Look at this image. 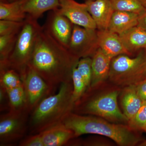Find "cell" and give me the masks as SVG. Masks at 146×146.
<instances>
[{"mask_svg": "<svg viewBox=\"0 0 146 146\" xmlns=\"http://www.w3.org/2000/svg\"><path fill=\"white\" fill-rule=\"evenodd\" d=\"M79 59L56 41L42 27L28 67L47 83L56 87L62 83L72 81L73 69Z\"/></svg>", "mask_w": 146, "mask_h": 146, "instance_id": "obj_1", "label": "cell"}, {"mask_svg": "<svg viewBox=\"0 0 146 146\" xmlns=\"http://www.w3.org/2000/svg\"><path fill=\"white\" fill-rule=\"evenodd\" d=\"M73 90L72 81L62 83L57 94L45 98L36 106L31 113L29 120L31 134L39 133L63 122L72 111Z\"/></svg>", "mask_w": 146, "mask_h": 146, "instance_id": "obj_2", "label": "cell"}, {"mask_svg": "<svg viewBox=\"0 0 146 146\" xmlns=\"http://www.w3.org/2000/svg\"><path fill=\"white\" fill-rule=\"evenodd\" d=\"M62 123L73 131L75 138L83 134H98L110 138L121 146H134L142 140L128 125L112 123L97 117L71 112Z\"/></svg>", "mask_w": 146, "mask_h": 146, "instance_id": "obj_3", "label": "cell"}, {"mask_svg": "<svg viewBox=\"0 0 146 146\" xmlns=\"http://www.w3.org/2000/svg\"><path fill=\"white\" fill-rule=\"evenodd\" d=\"M121 54L111 60L109 78L119 86L136 85L146 79V49L141 50L135 57Z\"/></svg>", "mask_w": 146, "mask_h": 146, "instance_id": "obj_4", "label": "cell"}, {"mask_svg": "<svg viewBox=\"0 0 146 146\" xmlns=\"http://www.w3.org/2000/svg\"><path fill=\"white\" fill-rule=\"evenodd\" d=\"M37 21L27 15L6 66L4 67L12 68L18 72L21 77L28 67L36 39L42 29Z\"/></svg>", "mask_w": 146, "mask_h": 146, "instance_id": "obj_5", "label": "cell"}, {"mask_svg": "<svg viewBox=\"0 0 146 146\" xmlns=\"http://www.w3.org/2000/svg\"><path fill=\"white\" fill-rule=\"evenodd\" d=\"M118 95L117 91L108 92L97 98H91L84 94L75 103L72 112L97 115L112 122H126L128 119L118 106Z\"/></svg>", "mask_w": 146, "mask_h": 146, "instance_id": "obj_6", "label": "cell"}, {"mask_svg": "<svg viewBox=\"0 0 146 146\" xmlns=\"http://www.w3.org/2000/svg\"><path fill=\"white\" fill-rule=\"evenodd\" d=\"M31 113L27 108L9 110L0 117V145H15L25 137Z\"/></svg>", "mask_w": 146, "mask_h": 146, "instance_id": "obj_7", "label": "cell"}, {"mask_svg": "<svg viewBox=\"0 0 146 146\" xmlns=\"http://www.w3.org/2000/svg\"><path fill=\"white\" fill-rule=\"evenodd\" d=\"M21 78L26 95L27 109L30 113L42 100L54 94L56 89L29 67Z\"/></svg>", "mask_w": 146, "mask_h": 146, "instance_id": "obj_8", "label": "cell"}, {"mask_svg": "<svg viewBox=\"0 0 146 146\" xmlns=\"http://www.w3.org/2000/svg\"><path fill=\"white\" fill-rule=\"evenodd\" d=\"M100 48L98 30L74 25L68 46L70 52L80 58L92 56Z\"/></svg>", "mask_w": 146, "mask_h": 146, "instance_id": "obj_9", "label": "cell"}, {"mask_svg": "<svg viewBox=\"0 0 146 146\" xmlns=\"http://www.w3.org/2000/svg\"><path fill=\"white\" fill-rule=\"evenodd\" d=\"M74 24L56 10L50 11L43 27L58 43L68 49Z\"/></svg>", "mask_w": 146, "mask_h": 146, "instance_id": "obj_10", "label": "cell"}, {"mask_svg": "<svg viewBox=\"0 0 146 146\" xmlns=\"http://www.w3.org/2000/svg\"><path fill=\"white\" fill-rule=\"evenodd\" d=\"M56 10L74 25L86 28L97 29L85 3H81L76 0H59V7Z\"/></svg>", "mask_w": 146, "mask_h": 146, "instance_id": "obj_11", "label": "cell"}, {"mask_svg": "<svg viewBox=\"0 0 146 146\" xmlns=\"http://www.w3.org/2000/svg\"><path fill=\"white\" fill-rule=\"evenodd\" d=\"M98 36L100 48L112 59L121 54L132 55L125 47L119 35L108 29L98 30Z\"/></svg>", "mask_w": 146, "mask_h": 146, "instance_id": "obj_12", "label": "cell"}, {"mask_svg": "<svg viewBox=\"0 0 146 146\" xmlns=\"http://www.w3.org/2000/svg\"><path fill=\"white\" fill-rule=\"evenodd\" d=\"M90 15L98 30L108 29L110 21L114 11L110 0H94L85 1Z\"/></svg>", "mask_w": 146, "mask_h": 146, "instance_id": "obj_13", "label": "cell"}, {"mask_svg": "<svg viewBox=\"0 0 146 146\" xmlns=\"http://www.w3.org/2000/svg\"><path fill=\"white\" fill-rule=\"evenodd\" d=\"M39 133L44 146L65 145L75 138L73 131L62 122L47 129Z\"/></svg>", "mask_w": 146, "mask_h": 146, "instance_id": "obj_14", "label": "cell"}, {"mask_svg": "<svg viewBox=\"0 0 146 146\" xmlns=\"http://www.w3.org/2000/svg\"><path fill=\"white\" fill-rule=\"evenodd\" d=\"M112 59L101 49L97 50L92 57V77L90 88H95L108 78Z\"/></svg>", "mask_w": 146, "mask_h": 146, "instance_id": "obj_15", "label": "cell"}, {"mask_svg": "<svg viewBox=\"0 0 146 146\" xmlns=\"http://www.w3.org/2000/svg\"><path fill=\"white\" fill-rule=\"evenodd\" d=\"M139 16L136 13L115 11L110 19L108 29L120 35L138 26Z\"/></svg>", "mask_w": 146, "mask_h": 146, "instance_id": "obj_16", "label": "cell"}, {"mask_svg": "<svg viewBox=\"0 0 146 146\" xmlns=\"http://www.w3.org/2000/svg\"><path fill=\"white\" fill-rule=\"evenodd\" d=\"M23 10L28 16L38 20L45 12L56 10L59 0H21Z\"/></svg>", "mask_w": 146, "mask_h": 146, "instance_id": "obj_17", "label": "cell"}, {"mask_svg": "<svg viewBox=\"0 0 146 146\" xmlns=\"http://www.w3.org/2000/svg\"><path fill=\"white\" fill-rule=\"evenodd\" d=\"M119 36L126 48L132 54L137 51L146 49V30L138 26Z\"/></svg>", "mask_w": 146, "mask_h": 146, "instance_id": "obj_18", "label": "cell"}, {"mask_svg": "<svg viewBox=\"0 0 146 146\" xmlns=\"http://www.w3.org/2000/svg\"><path fill=\"white\" fill-rule=\"evenodd\" d=\"M143 102L138 96L136 85L125 87L121 97V103L123 113L128 121L138 112Z\"/></svg>", "mask_w": 146, "mask_h": 146, "instance_id": "obj_19", "label": "cell"}, {"mask_svg": "<svg viewBox=\"0 0 146 146\" xmlns=\"http://www.w3.org/2000/svg\"><path fill=\"white\" fill-rule=\"evenodd\" d=\"M27 15L22 7L21 0H15L9 3L0 2V20L23 22Z\"/></svg>", "mask_w": 146, "mask_h": 146, "instance_id": "obj_20", "label": "cell"}, {"mask_svg": "<svg viewBox=\"0 0 146 146\" xmlns=\"http://www.w3.org/2000/svg\"><path fill=\"white\" fill-rule=\"evenodd\" d=\"M6 90L9 102V110L27 109L26 95L24 85Z\"/></svg>", "mask_w": 146, "mask_h": 146, "instance_id": "obj_21", "label": "cell"}, {"mask_svg": "<svg viewBox=\"0 0 146 146\" xmlns=\"http://www.w3.org/2000/svg\"><path fill=\"white\" fill-rule=\"evenodd\" d=\"M0 85L6 89L23 86V83L18 72L9 67L0 68Z\"/></svg>", "mask_w": 146, "mask_h": 146, "instance_id": "obj_22", "label": "cell"}, {"mask_svg": "<svg viewBox=\"0 0 146 146\" xmlns=\"http://www.w3.org/2000/svg\"><path fill=\"white\" fill-rule=\"evenodd\" d=\"M18 34L0 36V68L6 66L15 46Z\"/></svg>", "mask_w": 146, "mask_h": 146, "instance_id": "obj_23", "label": "cell"}, {"mask_svg": "<svg viewBox=\"0 0 146 146\" xmlns=\"http://www.w3.org/2000/svg\"><path fill=\"white\" fill-rule=\"evenodd\" d=\"M114 11L136 13L140 15L146 9L138 0H110Z\"/></svg>", "mask_w": 146, "mask_h": 146, "instance_id": "obj_24", "label": "cell"}, {"mask_svg": "<svg viewBox=\"0 0 146 146\" xmlns=\"http://www.w3.org/2000/svg\"><path fill=\"white\" fill-rule=\"evenodd\" d=\"M72 81L73 86L72 100L74 104L76 102L83 96L87 89L86 83L79 72L76 66L73 70Z\"/></svg>", "mask_w": 146, "mask_h": 146, "instance_id": "obj_25", "label": "cell"}, {"mask_svg": "<svg viewBox=\"0 0 146 146\" xmlns=\"http://www.w3.org/2000/svg\"><path fill=\"white\" fill-rule=\"evenodd\" d=\"M92 58H82L79 60L76 67L85 82L87 89L91 86L92 77Z\"/></svg>", "mask_w": 146, "mask_h": 146, "instance_id": "obj_26", "label": "cell"}, {"mask_svg": "<svg viewBox=\"0 0 146 146\" xmlns=\"http://www.w3.org/2000/svg\"><path fill=\"white\" fill-rule=\"evenodd\" d=\"M128 126L134 130H143L146 127V102H144L133 117L128 121Z\"/></svg>", "mask_w": 146, "mask_h": 146, "instance_id": "obj_27", "label": "cell"}, {"mask_svg": "<svg viewBox=\"0 0 146 146\" xmlns=\"http://www.w3.org/2000/svg\"><path fill=\"white\" fill-rule=\"evenodd\" d=\"M25 21L23 22L1 20L0 21V36L17 34L23 26Z\"/></svg>", "mask_w": 146, "mask_h": 146, "instance_id": "obj_28", "label": "cell"}, {"mask_svg": "<svg viewBox=\"0 0 146 146\" xmlns=\"http://www.w3.org/2000/svg\"><path fill=\"white\" fill-rule=\"evenodd\" d=\"M20 146H44L40 133L31 134L19 142Z\"/></svg>", "mask_w": 146, "mask_h": 146, "instance_id": "obj_29", "label": "cell"}, {"mask_svg": "<svg viewBox=\"0 0 146 146\" xmlns=\"http://www.w3.org/2000/svg\"><path fill=\"white\" fill-rule=\"evenodd\" d=\"M0 106L1 111L9 110V102L6 89L0 85Z\"/></svg>", "mask_w": 146, "mask_h": 146, "instance_id": "obj_30", "label": "cell"}, {"mask_svg": "<svg viewBox=\"0 0 146 146\" xmlns=\"http://www.w3.org/2000/svg\"><path fill=\"white\" fill-rule=\"evenodd\" d=\"M136 86L138 96L143 102H146V79Z\"/></svg>", "mask_w": 146, "mask_h": 146, "instance_id": "obj_31", "label": "cell"}, {"mask_svg": "<svg viewBox=\"0 0 146 146\" xmlns=\"http://www.w3.org/2000/svg\"><path fill=\"white\" fill-rule=\"evenodd\" d=\"M138 26L146 30V9L145 11L139 16Z\"/></svg>", "mask_w": 146, "mask_h": 146, "instance_id": "obj_32", "label": "cell"}, {"mask_svg": "<svg viewBox=\"0 0 146 146\" xmlns=\"http://www.w3.org/2000/svg\"><path fill=\"white\" fill-rule=\"evenodd\" d=\"M143 5V6L146 8V0H138Z\"/></svg>", "mask_w": 146, "mask_h": 146, "instance_id": "obj_33", "label": "cell"}, {"mask_svg": "<svg viewBox=\"0 0 146 146\" xmlns=\"http://www.w3.org/2000/svg\"><path fill=\"white\" fill-rule=\"evenodd\" d=\"M14 1L15 0H0V2L9 3Z\"/></svg>", "mask_w": 146, "mask_h": 146, "instance_id": "obj_34", "label": "cell"}, {"mask_svg": "<svg viewBox=\"0 0 146 146\" xmlns=\"http://www.w3.org/2000/svg\"><path fill=\"white\" fill-rule=\"evenodd\" d=\"M141 146H146V141H144L143 143L141 144Z\"/></svg>", "mask_w": 146, "mask_h": 146, "instance_id": "obj_35", "label": "cell"}, {"mask_svg": "<svg viewBox=\"0 0 146 146\" xmlns=\"http://www.w3.org/2000/svg\"><path fill=\"white\" fill-rule=\"evenodd\" d=\"M84 1H94V0H84Z\"/></svg>", "mask_w": 146, "mask_h": 146, "instance_id": "obj_36", "label": "cell"}, {"mask_svg": "<svg viewBox=\"0 0 146 146\" xmlns=\"http://www.w3.org/2000/svg\"><path fill=\"white\" fill-rule=\"evenodd\" d=\"M144 131H145L146 132V127L145 128V129H144Z\"/></svg>", "mask_w": 146, "mask_h": 146, "instance_id": "obj_37", "label": "cell"}]
</instances>
